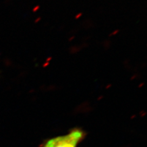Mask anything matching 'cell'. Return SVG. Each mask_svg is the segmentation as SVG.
Wrapping results in <instances>:
<instances>
[{
  "label": "cell",
  "instance_id": "6da1fadb",
  "mask_svg": "<svg viewBox=\"0 0 147 147\" xmlns=\"http://www.w3.org/2000/svg\"><path fill=\"white\" fill-rule=\"evenodd\" d=\"M84 137V132L80 129H74L66 135L48 140L43 147H76Z\"/></svg>",
  "mask_w": 147,
  "mask_h": 147
}]
</instances>
